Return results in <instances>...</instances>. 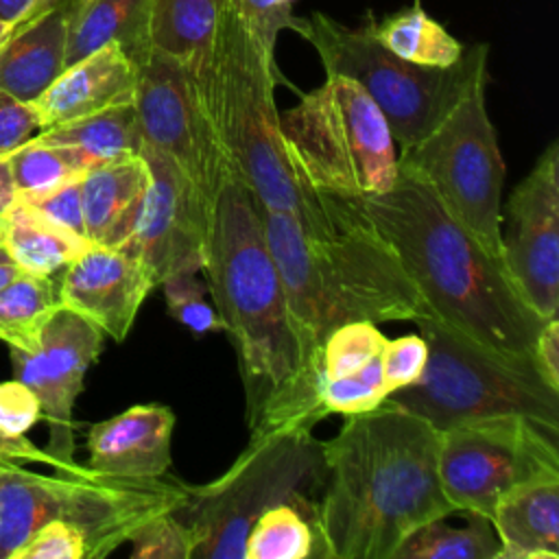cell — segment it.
I'll return each instance as SVG.
<instances>
[{"mask_svg":"<svg viewBox=\"0 0 559 559\" xmlns=\"http://www.w3.org/2000/svg\"><path fill=\"white\" fill-rule=\"evenodd\" d=\"M441 430L384 400L345 415L321 443V500L312 507L317 555L393 559L419 526L456 513L439 478Z\"/></svg>","mask_w":559,"mask_h":559,"instance_id":"6da1fadb","label":"cell"},{"mask_svg":"<svg viewBox=\"0 0 559 559\" xmlns=\"http://www.w3.org/2000/svg\"><path fill=\"white\" fill-rule=\"evenodd\" d=\"M201 273L238 356L249 432L304 424L325 411L301 362L299 338L253 192L231 173L218 186Z\"/></svg>","mask_w":559,"mask_h":559,"instance_id":"7a4b0ae2","label":"cell"},{"mask_svg":"<svg viewBox=\"0 0 559 559\" xmlns=\"http://www.w3.org/2000/svg\"><path fill=\"white\" fill-rule=\"evenodd\" d=\"M395 251L435 319L513 358H531L544 319L489 253L413 175L373 197L354 199ZM533 360V358H531Z\"/></svg>","mask_w":559,"mask_h":559,"instance_id":"3957f363","label":"cell"},{"mask_svg":"<svg viewBox=\"0 0 559 559\" xmlns=\"http://www.w3.org/2000/svg\"><path fill=\"white\" fill-rule=\"evenodd\" d=\"M260 212L308 376L321 380V345L347 321L435 317L391 245L354 199H345L334 218L314 234L304 231L290 214L264 207Z\"/></svg>","mask_w":559,"mask_h":559,"instance_id":"277c9868","label":"cell"},{"mask_svg":"<svg viewBox=\"0 0 559 559\" xmlns=\"http://www.w3.org/2000/svg\"><path fill=\"white\" fill-rule=\"evenodd\" d=\"M277 76L275 55L227 0L210 55L194 74L207 120L231 175L260 207L290 214L301 229L314 231L328 218L334 194L301 186L286 159L275 107Z\"/></svg>","mask_w":559,"mask_h":559,"instance_id":"5b68a950","label":"cell"},{"mask_svg":"<svg viewBox=\"0 0 559 559\" xmlns=\"http://www.w3.org/2000/svg\"><path fill=\"white\" fill-rule=\"evenodd\" d=\"M428 345L421 376L386 395L437 430L461 421L520 415L559 432V391L531 358L502 356L435 317L415 321Z\"/></svg>","mask_w":559,"mask_h":559,"instance_id":"8992f818","label":"cell"},{"mask_svg":"<svg viewBox=\"0 0 559 559\" xmlns=\"http://www.w3.org/2000/svg\"><path fill=\"white\" fill-rule=\"evenodd\" d=\"M286 159L301 186L365 199L386 192L397 179L391 129L371 96L349 76L325 81L280 114Z\"/></svg>","mask_w":559,"mask_h":559,"instance_id":"52a82bcc","label":"cell"},{"mask_svg":"<svg viewBox=\"0 0 559 559\" xmlns=\"http://www.w3.org/2000/svg\"><path fill=\"white\" fill-rule=\"evenodd\" d=\"M321 443L310 426L249 432V443L218 478L188 485L179 513L192 537L190 559H245L253 522L275 504L290 502L312 513L301 489L321 480Z\"/></svg>","mask_w":559,"mask_h":559,"instance_id":"ba28073f","label":"cell"},{"mask_svg":"<svg viewBox=\"0 0 559 559\" xmlns=\"http://www.w3.org/2000/svg\"><path fill=\"white\" fill-rule=\"evenodd\" d=\"M317 50L325 74L354 79L382 111L400 151L419 144L452 107L487 74L489 46H465L448 68H428L400 59L371 33L369 24L347 28L314 11L299 33Z\"/></svg>","mask_w":559,"mask_h":559,"instance_id":"9c48e42d","label":"cell"},{"mask_svg":"<svg viewBox=\"0 0 559 559\" xmlns=\"http://www.w3.org/2000/svg\"><path fill=\"white\" fill-rule=\"evenodd\" d=\"M487 79L413 148L397 153V168L419 179L489 253L500 258L504 159L487 111Z\"/></svg>","mask_w":559,"mask_h":559,"instance_id":"30bf717a","label":"cell"},{"mask_svg":"<svg viewBox=\"0 0 559 559\" xmlns=\"http://www.w3.org/2000/svg\"><path fill=\"white\" fill-rule=\"evenodd\" d=\"M559 432L520 415L461 421L441 430L439 478L461 513L491 518L511 491L559 478Z\"/></svg>","mask_w":559,"mask_h":559,"instance_id":"8fae6325","label":"cell"},{"mask_svg":"<svg viewBox=\"0 0 559 559\" xmlns=\"http://www.w3.org/2000/svg\"><path fill=\"white\" fill-rule=\"evenodd\" d=\"M133 107L142 146L166 155L214 205L229 170L223 148L207 120L199 83L179 59L151 48L138 61Z\"/></svg>","mask_w":559,"mask_h":559,"instance_id":"7c38bea8","label":"cell"},{"mask_svg":"<svg viewBox=\"0 0 559 559\" xmlns=\"http://www.w3.org/2000/svg\"><path fill=\"white\" fill-rule=\"evenodd\" d=\"M500 262L539 319L559 312V142L552 140L507 199Z\"/></svg>","mask_w":559,"mask_h":559,"instance_id":"4fadbf2b","label":"cell"},{"mask_svg":"<svg viewBox=\"0 0 559 559\" xmlns=\"http://www.w3.org/2000/svg\"><path fill=\"white\" fill-rule=\"evenodd\" d=\"M103 338L105 334L94 323L59 306L41 328L35 349L9 347L15 378L37 395L41 417L48 424L46 452L72 476L92 474V469L74 461L72 413L83 391L85 373L100 356Z\"/></svg>","mask_w":559,"mask_h":559,"instance_id":"5bb4252c","label":"cell"},{"mask_svg":"<svg viewBox=\"0 0 559 559\" xmlns=\"http://www.w3.org/2000/svg\"><path fill=\"white\" fill-rule=\"evenodd\" d=\"M142 157L151 186L138 225L122 245L140 255L159 286L173 275L201 273L212 205L166 155L142 146Z\"/></svg>","mask_w":559,"mask_h":559,"instance_id":"9a60e30c","label":"cell"},{"mask_svg":"<svg viewBox=\"0 0 559 559\" xmlns=\"http://www.w3.org/2000/svg\"><path fill=\"white\" fill-rule=\"evenodd\" d=\"M153 288L151 273L131 247L87 245L61 271L59 306L81 314L120 343Z\"/></svg>","mask_w":559,"mask_h":559,"instance_id":"2e32d148","label":"cell"},{"mask_svg":"<svg viewBox=\"0 0 559 559\" xmlns=\"http://www.w3.org/2000/svg\"><path fill=\"white\" fill-rule=\"evenodd\" d=\"M175 413L162 404H135L90 426L87 469L111 478H159L173 463Z\"/></svg>","mask_w":559,"mask_h":559,"instance_id":"e0dca14e","label":"cell"},{"mask_svg":"<svg viewBox=\"0 0 559 559\" xmlns=\"http://www.w3.org/2000/svg\"><path fill=\"white\" fill-rule=\"evenodd\" d=\"M135 83V61L118 44H107L72 66H66L33 105L41 127L48 129L133 103Z\"/></svg>","mask_w":559,"mask_h":559,"instance_id":"ac0fdd59","label":"cell"},{"mask_svg":"<svg viewBox=\"0 0 559 559\" xmlns=\"http://www.w3.org/2000/svg\"><path fill=\"white\" fill-rule=\"evenodd\" d=\"M151 186V170L140 155L96 166L81 177L85 240L100 247L122 245L135 229Z\"/></svg>","mask_w":559,"mask_h":559,"instance_id":"d6986e66","label":"cell"},{"mask_svg":"<svg viewBox=\"0 0 559 559\" xmlns=\"http://www.w3.org/2000/svg\"><path fill=\"white\" fill-rule=\"evenodd\" d=\"M70 9H55L11 33L0 48V90L33 103L66 68Z\"/></svg>","mask_w":559,"mask_h":559,"instance_id":"ffe728a7","label":"cell"},{"mask_svg":"<svg viewBox=\"0 0 559 559\" xmlns=\"http://www.w3.org/2000/svg\"><path fill=\"white\" fill-rule=\"evenodd\" d=\"M498 559H559V478L507 493L491 513Z\"/></svg>","mask_w":559,"mask_h":559,"instance_id":"44dd1931","label":"cell"},{"mask_svg":"<svg viewBox=\"0 0 559 559\" xmlns=\"http://www.w3.org/2000/svg\"><path fill=\"white\" fill-rule=\"evenodd\" d=\"M153 0H81L70 9L66 66L118 44L138 66L151 50L148 24Z\"/></svg>","mask_w":559,"mask_h":559,"instance_id":"7402d4cb","label":"cell"},{"mask_svg":"<svg viewBox=\"0 0 559 559\" xmlns=\"http://www.w3.org/2000/svg\"><path fill=\"white\" fill-rule=\"evenodd\" d=\"M33 140L68 148L83 173L142 153V133L133 103L48 127Z\"/></svg>","mask_w":559,"mask_h":559,"instance_id":"603a6c76","label":"cell"},{"mask_svg":"<svg viewBox=\"0 0 559 559\" xmlns=\"http://www.w3.org/2000/svg\"><path fill=\"white\" fill-rule=\"evenodd\" d=\"M0 216V245L9 260L26 273L55 277L90 245L22 199H13Z\"/></svg>","mask_w":559,"mask_h":559,"instance_id":"cb8c5ba5","label":"cell"},{"mask_svg":"<svg viewBox=\"0 0 559 559\" xmlns=\"http://www.w3.org/2000/svg\"><path fill=\"white\" fill-rule=\"evenodd\" d=\"M227 0H153L148 37L157 48L199 74L203 68Z\"/></svg>","mask_w":559,"mask_h":559,"instance_id":"d4e9b609","label":"cell"},{"mask_svg":"<svg viewBox=\"0 0 559 559\" xmlns=\"http://www.w3.org/2000/svg\"><path fill=\"white\" fill-rule=\"evenodd\" d=\"M369 28L386 50L417 66L448 68L456 63L465 50V46L439 22L428 17L419 4L397 11L378 24L369 22Z\"/></svg>","mask_w":559,"mask_h":559,"instance_id":"484cf974","label":"cell"},{"mask_svg":"<svg viewBox=\"0 0 559 559\" xmlns=\"http://www.w3.org/2000/svg\"><path fill=\"white\" fill-rule=\"evenodd\" d=\"M57 308L59 282L22 271L0 286V341L13 349H35L41 328Z\"/></svg>","mask_w":559,"mask_h":559,"instance_id":"4316f807","label":"cell"},{"mask_svg":"<svg viewBox=\"0 0 559 559\" xmlns=\"http://www.w3.org/2000/svg\"><path fill=\"white\" fill-rule=\"evenodd\" d=\"M467 526L452 528L437 518L413 531L393 559H498L500 539L487 515L465 513Z\"/></svg>","mask_w":559,"mask_h":559,"instance_id":"83f0119b","label":"cell"},{"mask_svg":"<svg viewBox=\"0 0 559 559\" xmlns=\"http://www.w3.org/2000/svg\"><path fill=\"white\" fill-rule=\"evenodd\" d=\"M317 555L308 515L290 502L266 509L247 535L245 559H308Z\"/></svg>","mask_w":559,"mask_h":559,"instance_id":"f1b7e54d","label":"cell"},{"mask_svg":"<svg viewBox=\"0 0 559 559\" xmlns=\"http://www.w3.org/2000/svg\"><path fill=\"white\" fill-rule=\"evenodd\" d=\"M15 199L46 194L72 179L83 177V168L63 146L28 140L7 155Z\"/></svg>","mask_w":559,"mask_h":559,"instance_id":"f546056e","label":"cell"},{"mask_svg":"<svg viewBox=\"0 0 559 559\" xmlns=\"http://www.w3.org/2000/svg\"><path fill=\"white\" fill-rule=\"evenodd\" d=\"M386 341L389 338L380 332L378 323L373 321L360 319L334 328L321 345V380L343 378L358 371L369 360L382 354Z\"/></svg>","mask_w":559,"mask_h":559,"instance_id":"4dcf8cb0","label":"cell"},{"mask_svg":"<svg viewBox=\"0 0 559 559\" xmlns=\"http://www.w3.org/2000/svg\"><path fill=\"white\" fill-rule=\"evenodd\" d=\"M386 395L389 389L384 384L380 356H376L373 360H369L365 367L349 376L319 382V402L325 415L365 413L382 404Z\"/></svg>","mask_w":559,"mask_h":559,"instance_id":"1f68e13d","label":"cell"},{"mask_svg":"<svg viewBox=\"0 0 559 559\" xmlns=\"http://www.w3.org/2000/svg\"><path fill=\"white\" fill-rule=\"evenodd\" d=\"M168 314L197 334L223 332V321L212 301H207V284L197 273H181L164 280L162 284Z\"/></svg>","mask_w":559,"mask_h":559,"instance_id":"d6a6232c","label":"cell"},{"mask_svg":"<svg viewBox=\"0 0 559 559\" xmlns=\"http://www.w3.org/2000/svg\"><path fill=\"white\" fill-rule=\"evenodd\" d=\"M127 544L133 559H190L192 552V537L179 509L151 518Z\"/></svg>","mask_w":559,"mask_h":559,"instance_id":"836d02e7","label":"cell"},{"mask_svg":"<svg viewBox=\"0 0 559 559\" xmlns=\"http://www.w3.org/2000/svg\"><path fill=\"white\" fill-rule=\"evenodd\" d=\"M266 52L275 55L277 35L284 28L301 33L304 17L293 15L295 0H229Z\"/></svg>","mask_w":559,"mask_h":559,"instance_id":"e575fe53","label":"cell"},{"mask_svg":"<svg viewBox=\"0 0 559 559\" xmlns=\"http://www.w3.org/2000/svg\"><path fill=\"white\" fill-rule=\"evenodd\" d=\"M11 559H87V546L74 524L50 520L37 528Z\"/></svg>","mask_w":559,"mask_h":559,"instance_id":"d590c367","label":"cell"},{"mask_svg":"<svg viewBox=\"0 0 559 559\" xmlns=\"http://www.w3.org/2000/svg\"><path fill=\"white\" fill-rule=\"evenodd\" d=\"M428 358V345L421 334H406L393 341H386L380 360L384 384L389 393L411 386L424 371Z\"/></svg>","mask_w":559,"mask_h":559,"instance_id":"8d00e7d4","label":"cell"},{"mask_svg":"<svg viewBox=\"0 0 559 559\" xmlns=\"http://www.w3.org/2000/svg\"><path fill=\"white\" fill-rule=\"evenodd\" d=\"M41 419L37 395L17 378L0 382V432L24 437Z\"/></svg>","mask_w":559,"mask_h":559,"instance_id":"74e56055","label":"cell"},{"mask_svg":"<svg viewBox=\"0 0 559 559\" xmlns=\"http://www.w3.org/2000/svg\"><path fill=\"white\" fill-rule=\"evenodd\" d=\"M37 109L28 100H20L0 90V155H9L41 131Z\"/></svg>","mask_w":559,"mask_h":559,"instance_id":"f35d334b","label":"cell"},{"mask_svg":"<svg viewBox=\"0 0 559 559\" xmlns=\"http://www.w3.org/2000/svg\"><path fill=\"white\" fill-rule=\"evenodd\" d=\"M22 201L37 207L46 218H50L66 231L85 240L83 207H81V177L72 179L46 194H39L33 199H22Z\"/></svg>","mask_w":559,"mask_h":559,"instance_id":"ab89813d","label":"cell"},{"mask_svg":"<svg viewBox=\"0 0 559 559\" xmlns=\"http://www.w3.org/2000/svg\"><path fill=\"white\" fill-rule=\"evenodd\" d=\"M531 358L542 378L559 391V317H550L542 323Z\"/></svg>","mask_w":559,"mask_h":559,"instance_id":"60d3db41","label":"cell"},{"mask_svg":"<svg viewBox=\"0 0 559 559\" xmlns=\"http://www.w3.org/2000/svg\"><path fill=\"white\" fill-rule=\"evenodd\" d=\"M20 461H31V463H46L55 467L59 474H66L61 463L46 452V448H37L31 443L26 437H9L0 432V465L4 467H17Z\"/></svg>","mask_w":559,"mask_h":559,"instance_id":"b9f144b4","label":"cell"},{"mask_svg":"<svg viewBox=\"0 0 559 559\" xmlns=\"http://www.w3.org/2000/svg\"><path fill=\"white\" fill-rule=\"evenodd\" d=\"M79 2H81V0H33L31 9L11 26V33L17 31V28H22V26H26V24H31L33 20H37L39 15H44V13H48V11H55V9H72V7H76Z\"/></svg>","mask_w":559,"mask_h":559,"instance_id":"7bdbcfd3","label":"cell"},{"mask_svg":"<svg viewBox=\"0 0 559 559\" xmlns=\"http://www.w3.org/2000/svg\"><path fill=\"white\" fill-rule=\"evenodd\" d=\"M13 199H15V190H13L9 162H7V155H0V214L9 207Z\"/></svg>","mask_w":559,"mask_h":559,"instance_id":"ee69618b","label":"cell"},{"mask_svg":"<svg viewBox=\"0 0 559 559\" xmlns=\"http://www.w3.org/2000/svg\"><path fill=\"white\" fill-rule=\"evenodd\" d=\"M33 0H0V20L15 24L28 9Z\"/></svg>","mask_w":559,"mask_h":559,"instance_id":"f6af8a7d","label":"cell"},{"mask_svg":"<svg viewBox=\"0 0 559 559\" xmlns=\"http://www.w3.org/2000/svg\"><path fill=\"white\" fill-rule=\"evenodd\" d=\"M22 273V269L11 262V260H0V286H4L7 282H11L13 277H17Z\"/></svg>","mask_w":559,"mask_h":559,"instance_id":"bcb514c9","label":"cell"},{"mask_svg":"<svg viewBox=\"0 0 559 559\" xmlns=\"http://www.w3.org/2000/svg\"><path fill=\"white\" fill-rule=\"evenodd\" d=\"M11 26H13V24H9V22L0 20V48H2V44L11 37Z\"/></svg>","mask_w":559,"mask_h":559,"instance_id":"7dc6e473","label":"cell"},{"mask_svg":"<svg viewBox=\"0 0 559 559\" xmlns=\"http://www.w3.org/2000/svg\"><path fill=\"white\" fill-rule=\"evenodd\" d=\"M17 467H20V465H17ZM7 469H15V467H4V465H0V476H2Z\"/></svg>","mask_w":559,"mask_h":559,"instance_id":"c3c4849f","label":"cell"},{"mask_svg":"<svg viewBox=\"0 0 559 559\" xmlns=\"http://www.w3.org/2000/svg\"><path fill=\"white\" fill-rule=\"evenodd\" d=\"M0 260H9V255L4 253V249H2V247H0Z\"/></svg>","mask_w":559,"mask_h":559,"instance_id":"681fc988","label":"cell"},{"mask_svg":"<svg viewBox=\"0 0 559 559\" xmlns=\"http://www.w3.org/2000/svg\"><path fill=\"white\" fill-rule=\"evenodd\" d=\"M0 229H2V216H0ZM2 247V245H0Z\"/></svg>","mask_w":559,"mask_h":559,"instance_id":"f907efd6","label":"cell"}]
</instances>
